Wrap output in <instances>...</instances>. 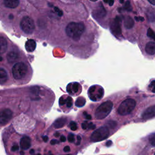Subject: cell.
I'll use <instances>...</instances> for the list:
<instances>
[{"mask_svg": "<svg viewBox=\"0 0 155 155\" xmlns=\"http://www.w3.org/2000/svg\"><path fill=\"white\" fill-rule=\"evenodd\" d=\"M85 25L82 22H70L65 27L66 35L75 41H78L85 32Z\"/></svg>", "mask_w": 155, "mask_h": 155, "instance_id": "cell-1", "label": "cell"}, {"mask_svg": "<svg viewBox=\"0 0 155 155\" xmlns=\"http://www.w3.org/2000/svg\"><path fill=\"white\" fill-rule=\"evenodd\" d=\"M29 71V66L25 62L15 63L12 69V75L16 80H21L27 76Z\"/></svg>", "mask_w": 155, "mask_h": 155, "instance_id": "cell-2", "label": "cell"}, {"mask_svg": "<svg viewBox=\"0 0 155 155\" xmlns=\"http://www.w3.org/2000/svg\"><path fill=\"white\" fill-rule=\"evenodd\" d=\"M113 106V102L110 101H107L102 103L96 110L95 113V118L98 120L106 118L112 112Z\"/></svg>", "mask_w": 155, "mask_h": 155, "instance_id": "cell-3", "label": "cell"}, {"mask_svg": "<svg viewBox=\"0 0 155 155\" xmlns=\"http://www.w3.org/2000/svg\"><path fill=\"white\" fill-rule=\"evenodd\" d=\"M136 105V101L133 98H127L122 102L118 108V113L121 116L130 114L135 109Z\"/></svg>", "mask_w": 155, "mask_h": 155, "instance_id": "cell-4", "label": "cell"}, {"mask_svg": "<svg viewBox=\"0 0 155 155\" xmlns=\"http://www.w3.org/2000/svg\"><path fill=\"white\" fill-rule=\"evenodd\" d=\"M20 28L26 34L31 35L35 29L34 21L29 16H23L20 21Z\"/></svg>", "mask_w": 155, "mask_h": 155, "instance_id": "cell-5", "label": "cell"}, {"mask_svg": "<svg viewBox=\"0 0 155 155\" xmlns=\"http://www.w3.org/2000/svg\"><path fill=\"white\" fill-rule=\"evenodd\" d=\"M110 135V130L107 126H102L94 131L90 136L91 141L95 142L106 140Z\"/></svg>", "mask_w": 155, "mask_h": 155, "instance_id": "cell-6", "label": "cell"}, {"mask_svg": "<svg viewBox=\"0 0 155 155\" xmlns=\"http://www.w3.org/2000/svg\"><path fill=\"white\" fill-rule=\"evenodd\" d=\"M104 91L103 88L99 86H92L88 89V95L91 100L93 101H99L103 97Z\"/></svg>", "mask_w": 155, "mask_h": 155, "instance_id": "cell-7", "label": "cell"}, {"mask_svg": "<svg viewBox=\"0 0 155 155\" xmlns=\"http://www.w3.org/2000/svg\"><path fill=\"white\" fill-rule=\"evenodd\" d=\"M13 112L9 108H4L0 111V126L7 124L12 119Z\"/></svg>", "mask_w": 155, "mask_h": 155, "instance_id": "cell-8", "label": "cell"}, {"mask_svg": "<svg viewBox=\"0 0 155 155\" xmlns=\"http://www.w3.org/2000/svg\"><path fill=\"white\" fill-rule=\"evenodd\" d=\"M121 18L119 16H117L115 19L113 20L110 24V30L112 34L115 36H119L121 34Z\"/></svg>", "mask_w": 155, "mask_h": 155, "instance_id": "cell-9", "label": "cell"}, {"mask_svg": "<svg viewBox=\"0 0 155 155\" xmlns=\"http://www.w3.org/2000/svg\"><path fill=\"white\" fill-rule=\"evenodd\" d=\"M155 117V105L152 106L146 109L142 114V118L144 120L152 119Z\"/></svg>", "mask_w": 155, "mask_h": 155, "instance_id": "cell-10", "label": "cell"}, {"mask_svg": "<svg viewBox=\"0 0 155 155\" xmlns=\"http://www.w3.org/2000/svg\"><path fill=\"white\" fill-rule=\"evenodd\" d=\"M7 60L9 63H13L20 58V53L17 51H11L7 55Z\"/></svg>", "mask_w": 155, "mask_h": 155, "instance_id": "cell-11", "label": "cell"}, {"mask_svg": "<svg viewBox=\"0 0 155 155\" xmlns=\"http://www.w3.org/2000/svg\"><path fill=\"white\" fill-rule=\"evenodd\" d=\"M8 42L6 38L3 36H0V55L4 54L7 51Z\"/></svg>", "mask_w": 155, "mask_h": 155, "instance_id": "cell-12", "label": "cell"}, {"mask_svg": "<svg viewBox=\"0 0 155 155\" xmlns=\"http://www.w3.org/2000/svg\"><path fill=\"white\" fill-rule=\"evenodd\" d=\"M106 15V10L104 9L102 5H99V6L93 13L94 17L95 18H103Z\"/></svg>", "mask_w": 155, "mask_h": 155, "instance_id": "cell-13", "label": "cell"}, {"mask_svg": "<svg viewBox=\"0 0 155 155\" xmlns=\"http://www.w3.org/2000/svg\"><path fill=\"white\" fill-rule=\"evenodd\" d=\"M7 71L3 67H0V85L5 84L8 80Z\"/></svg>", "mask_w": 155, "mask_h": 155, "instance_id": "cell-14", "label": "cell"}, {"mask_svg": "<svg viewBox=\"0 0 155 155\" xmlns=\"http://www.w3.org/2000/svg\"><path fill=\"white\" fill-rule=\"evenodd\" d=\"M146 52L150 55H153L155 54V42L150 41L147 42L145 47Z\"/></svg>", "mask_w": 155, "mask_h": 155, "instance_id": "cell-15", "label": "cell"}, {"mask_svg": "<svg viewBox=\"0 0 155 155\" xmlns=\"http://www.w3.org/2000/svg\"><path fill=\"white\" fill-rule=\"evenodd\" d=\"M25 47L27 52H33L35 51L36 47V42L33 40H29L28 41H27Z\"/></svg>", "mask_w": 155, "mask_h": 155, "instance_id": "cell-16", "label": "cell"}, {"mask_svg": "<svg viewBox=\"0 0 155 155\" xmlns=\"http://www.w3.org/2000/svg\"><path fill=\"white\" fill-rule=\"evenodd\" d=\"M124 23L125 28L127 29H130L134 26L135 22L134 20H133L130 16H127L124 20Z\"/></svg>", "mask_w": 155, "mask_h": 155, "instance_id": "cell-17", "label": "cell"}, {"mask_svg": "<svg viewBox=\"0 0 155 155\" xmlns=\"http://www.w3.org/2000/svg\"><path fill=\"white\" fill-rule=\"evenodd\" d=\"M4 5L7 8L15 9L18 7L19 5V1H4Z\"/></svg>", "mask_w": 155, "mask_h": 155, "instance_id": "cell-18", "label": "cell"}, {"mask_svg": "<svg viewBox=\"0 0 155 155\" xmlns=\"http://www.w3.org/2000/svg\"><path fill=\"white\" fill-rule=\"evenodd\" d=\"M69 86H70V87H67V91L69 93L71 90H72V89L73 90V92H72V93L71 94H75V93L78 92L79 91V89H80V84H78V82H74L73 83V84H69Z\"/></svg>", "mask_w": 155, "mask_h": 155, "instance_id": "cell-19", "label": "cell"}, {"mask_svg": "<svg viewBox=\"0 0 155 155\" xmlns=\"http://www.w3.org/2000/svg\"><path fill=\"white\" fill-rule=\"evenodd\" d=\"M66 123V119L64 118H59L57 119L56 121L54 122L53 126L57 129L61 128L63 127Z\"/></svg>", "mask_w": 155, "mask_h": 155, "instance_id": "cell-20", "label": "cell"}, {"mask_svg": "<svg viewBox=\"0 0 155 155\" xmlns=\"http://www.w3.org/2000/svg\"><path fill=\"white\" fill-rule=\"evenodd\" d=\"M86 104V99L84 98H79L76 101L75 105L77 107H83Z\"/></svg>", "mask_w": 155, "mask_h": 155, "instance_id": "cell-21", "label": "cell"}, {"mask_svg": "<svg viewBox=\"0 0 155 155\" xmlns=\"http://www.w3.org/2000/svg\"><path fill=\"white\" fill-rule=\"evenodd\" d=\"M148 142L150 146L155 147V133H152L148 137Z\"/></svg>", "mask_w": 155, "mask_h": 155, "instance_id": "cell-22", "label": "cell"}, {"mask_svg": "<svg viewBox=\"0 0 155 155\" xmlns=\"http://www.w3.org/2000/svg\"><path fill=\"white\" fill-rule=\"evenodd\" d=\"M70 128L71 131H76L78 130L77 124L74 121H71L70 123Z\"/></svg>", "mask_w": 155, "mask_h": 155, "instance_id": "cell-23", "label": "cell"}, {"mask_svg": "<svg viewBox=\"0 0 155 155\" xmlns=\"http://www.w3.org/2000/svg\"><path fill=\"white\" fill-rule=\"evenodd\" d=\"M147 36L155 40V33L151 29H148L147 30Z\"/></svg>", "mask_w": 155, "mask_h": 155, "instance_id": "cell-24", "label": "cell"}, {"mask_svg": "<svg viewBox=\"0 0 155 155\" xmlns=\"http://www.w3.org/2000/svg\"><path fill=\"white\" fill-rule=\"evenodd\" d=\"M149 88L152 92L155 93V81H153L151 82L150 86H149Z\"/></svg>", "mask_w": 155, "mask_h": 155, "instance_id": "cell-25", "label": "cell"}, {"mask_svg": "<svg viewBox=\"0 0 155 155\" xmlns=\"http://www.w3.org/2000/svg\"><path fill=\"white\" fill-rule=\"evenodd\" d=\"M85 114V116H86V118L88 120H90L92 119V117H91V116L90 115H87L86 113H84Z\"/></svg>", "mask_w": 155, "mask_h": 155, "instance_id": "cell-26", "label": "cell"}, {"mask_svg": "<svg viewBox=\"0 0 155 155\" xmlns=\"http://www.w3.org/2000/svg\"><path fill=\"white\" fill-rule=\"evenodd\" d=\"M104 3H109V5H110V6H111V5H112L114 3V1H105Z\"/></svg>", "mask_w": 155, "mask_h": 155, "instance_id": "cell-27", "label": "cell"}, {"mask_svg": "<svg viewBox=\"0 0 155 155\" xmlns=\"http://www.w3.org/2000/svg\"><path fill=\"white\" fill-rule=\"evenodd\" d=\"M9 20H13V18H14V16H13V14H10V15L9 16Z\"/></svg>", "mask_w": 155, "mask_h": 155, "instance_id": "cell-28", "label": "cell"}, {"mask_svg": "<svg viewBox=\"0 0 155 155\" xmlns=\"http://www.w3.org/2000/svg\"><path fill=\"white\" fill-rule=\"evenodd\" d=\"M148 2L153 5H155V0H150V1H148Z\"/></svg>", "mask_w": 155, "mask_h": 155, "instance_id": "cell-29", "label": "cell"}, {"mask_svg": "<svg viewBox=\"0 0 155 155\" xmlns=\"http://www.w3.org/2000/svg\"><path fill=\"white\" fill-rule=\"evenodd\" d=\"M3 61V58L1 56H0V62H2Z\"/></svg>", "mask_w": 155, "mask_h": 155, "instance_id": "cell-30", "label": "cell"}, {"mask_svg": "<svg viewBox=\"0 0 155 155\" xmlns=\"http://www.w3.org/2000/svg\"><path fill=\"white\" fill-rule=\"evenodd\" d=\"M120 3H124V1H120Z\"/></svg>", "mask_w": 155, "mask_h": 155, "instance_id": "cell-31", "label": "cell"}]
</instances>
